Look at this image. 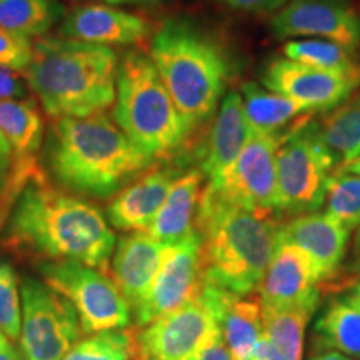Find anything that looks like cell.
<instances>
[{
  "label": "cell",
  "instance_id": "1",
  "mask_svg": "<svg viewBox=\"0 0 360 360\" xmlns=\"http://www.w3.org/2000/svg\"><path fill=\"white\" fill-rule=\"evenodd\" d=\"M7 245L45 262L74 260L105 272L115 236L97 207L34 179L12 210Z\"/></svg>",
  "mask_w": 360,
  "mask_h": 360
},
{
  "label": "cell",
  "instance_id": "2",
  "mask_svg": "<svg viewBox=\"0 0 360 360\" xmlns=\"http://www.w3.org/2000/svg\"><path fill=\"white\" fill-rule=\"evenodd\" d=\"M278 229L272 214L250 212L204 188L195 219L204 283L240 295L259 292Z\"/></svg>",
  "mask_w": 360,
  "mask_h": 360
},
{
  "label": "cell",
  "instance_id": "3",
  "mask_svg": "<svg viewBox=\"0 0 360 360\" xmlns=\"http://www.w3.org/2000/svg\"><path fill=\"white\" fill-rule=\"evenodd\" d=\"M117 56L107 45L39 39L27 69L30 89L51 117L102 114L115 101Z\"/></svg>",
  "mask_w": 360,
  "mask_h": 360
},
{
  "label": "cell",
  "instance_id": "4",
  "mask_svg": "<svg viewBox=\"0 0 360 360\" xmlns=\"http://www.w3.org/2000/svg\"><path fill=\"white\" fill-rule=\"evenodd\" d=\"M52 170L62 186L109 197L152 160L109 117H62L53 125Z\"/></svg>",
  "mask_w": 360,
  "mask_h": 360
},
{
  "label": "cell",
  "instance_id": "5",
  "mask_svg": "<svg viewBox=\"0 0 360 360\" xmlns=\"http://www.w3.org/2000/svg\"><path fill=\"white\" fill-rule=\"evenodd\" d=\"M150 58L188 129L210 119L225 92L229 65L219 45L186 20H169L150 44Z\"/></svg>",
  "mask_w": 360,
  "mask_h": 360
},
{
  "label": "cell",
  "instance_id": "6",
  "mask_svg": "<svg viewBox=\"0 0 360 360\" xmlns=\"http://www.w3.org/2000/svg\"><path fill=\"white\" fill-rule=\"evenodd\" d=\"M117 124L152 162L169 159L192 132L179 114L150 56L129 52L117 74Z\"/></svg>",
  "mask_w": 360,
  "mask_h": 360
},
{
  "label": "cell",
  "instance_id": "7",
  "mask_svg": "<svg viewBox=\"0 0 360 360\" xmlns=\"http://www.w3.org/2000/svg\"><path fill=\"white\" fill-rule=\"evenodd\" d=\"M335 165L337 159L312 120H302L283 134L276 154L277 214L317 212L326 202Z\"/></svg>",
  "mask_w": 360,
  "mask_h": 360
},
{
  "label": "cell",
  "instance_id": "8",
  "mask_svg": "<svg viewBox=\"0 0 360 360\" xmlns=\"http://www.w3.org/2000/svg\"><path fill=\"white\" fill-rule=\"evenodd\" d=\"M40 276L74 305L84 334L124 328L130 322L132 309L103 270L74 260H58L40 265Z\"/></svg>",
  "mask_w": 360,
  "mask_h": 360
},
{
  "label": "cell",
  "instance_id": "9",
  "mask_svg": "<svg viewBox=\"0 0 360 360\" xmlns=\"http://www.w3.org/2000/svg\"><path fill=\"white\" fill-rule=\"evenodd\" d=\"M20 300L19 347L25 360H60L84 334L77 310L44 281L30 277L20 283Z\"/></svg>",
  "mask_w": 360,
  "mask_h": 360
},
{
  "label": "cell",
  "instance_id": "10",
  "mask_svg": "<svg viewBox=\"0 0 360 360\" xmlns=\"http://www.w3.org/2000/svg\"><path fill=\"white\" fill-rule=\"evenodd\" d=\"M282 135L252 134L237 159L205 188L250 212L277 214L276 154Z\"/></svg>",
  "mask_w": 360,
  "mask_h": 360
},
{
  "label": "cell",
  "instance_id": "11",
  "mask_svg": "<svg viewBox=\"0 0 360 360\" xmlns=\"http://www.w3.org/2000/svg\"><path fill=\"white\" fill-rule=\"evenodd\" d=\"M219 323L209 295L200 294L134 332L135 360H197Z\"/></svg>",
  "mask_w": 360,
  "mask_h": 360
},
{
  "label": "cell",
  "instance_id": "12",
  "mask_svg": "<svg viewBox=\"0 0 360 360\" xmlns=\"http://www.w3.org/2000/svg\"><path fill=\"white\" fill-rule=\"evenodd\" d=\"M202 287L200 238L199 233H193L186 240L169 245L150 289L132 309L135 323L137 327L147 326L199 295Z\"/></svg>",
  "mask_w": 360,
  "mask_h": 360
},
{
  "label": "cell",
  "instance_id": "13",
  "mask_svg": "<svg viewBox=\"0 0 360 360\" xmlns=\"http://www.w3.org/2000/svg\"><path fill=\"white\" fill-rule=\"evenodd\" d=\"M270 27L277 39H327L349 51L360 44V19L345 0H289Z\"/></svg>",
  "mask_w": 360,
  "mask_h": 360
},
{
  "label": "cell",
  "instance_id": "14",
  "mask_svg": "<svg viewBox=\"0 0 360 360\" xmlns=\"http://www.w3.org/2000/svg\"><path fill=\"white\" fill-rule=\"evenodd\" d=\"M326 283L322 269L302 247L277 237L276 250L260 283V304L270 307L314 305L321 302Z\"/></svg>",
  "mask_w": 360,
  "mask_h": 360
},
{
  "label": "cell",
  "instance_id": "15",
  "mask_svg": "<svg viewBox=\"0 0 360 360\" xmlns=\"http://www.w3.org/2000/svg\"><path fill=\"white\" fill-rule=\"evenodd\" d=\"M359 80L360 77L319 70L285 57L270 62L262 74L265 89L299 102L309 112L334 109L352 94Z\"/></svg>",
  "mask_w": 360,
  "mask_h": 360
},
{
  "label": "cell",
  "instance_id": "16",
  "mask_svg": "<svg viewBox=\"0 0 360 360\" xmlns=\"http://www.w3.org/2000/svg\"><path fill=\"white\" fill-rule=\"evenodd\" d=\"M169 245L155 240L146 231L130 232L119 240L110 267L105 272L125 297L130 309L141 302L159 274Z\"/></svg>",
  "mask_w": 360,
  "mask_h": 360
},
{
  "label": "cell",
  "instance_id": "17",
  "mask_svg": "<svg viewBox=\"0 0 360 360\" xmlns=\"http://www.w3.org/2000/svg\"><path fill=\"white\" fill-rule=\"evenodd\" d=\"M278 233L285 240L302 247L307 252L322 269L326 282H332L339 277L347 254L350 236L347 227L328 217L326 212H310L294 215L287 222L281 224Z\"/></svg>",
  "mask_w": 360,
  "mask_h": 360
},
{
  "label": "cell",
  "instance_id": "18",
  "mask_svg": "<svg viewBox=\"0 0 360 360\" xmlns=\"http://www.w3.org/2000/svg\"><path fill=\"white\" fill-rule=\"evenodd\" d=\"M205 294L217 314L224 340L232 360H252L262 335V304L255 294L240 295L204 283Z\"/></svg>",
  "mask_w": 360,
  "mask_h": 360
},
{
  "label": "cell",
  "instance_id": "19",
  "mask_svg": "<svg viewBox=\"0 0 360 360\" xmlns=\"http://www.w3.org/2000/svg\"><path fill=\"white\" fill-rule=\"evenodd\" d=\"M175 179V172L170 169L147 170L110 202L107 209L110 224L119 231H147L167 199Z\"/></svg>",
  "mask_w": 360,
  "mask_h": 360
},
{
  "label": "cell",
  "instance_id": "20",
  "mask_svg": "<svg viewBox=\"0 0 360 360\" xmlns=\"http://www.w3.org/2000/svg\"><path fill=\"white\" fill-rule=\"evenodd\" d=\"M142 17L105 6L75 8L62 25V35L80 42L98 45H130L147 35Z\"/></svg>",
  "mask_w": 360,
  "mask_h": 360
},
{
  "label": "cell",
  "instance_id": "21",
  "mask_svg": "<svg viewBox=\"0 0 360 360\" xmlns=\"http://www.w3.org/2000/svg\"><path fill=\"white\" fill-rule=\"evenodd\" d=\"M250 129L244 112V98L238 92H229L222 98L212 132L200 159V172L212 180L219 177L240 154L250 139Z\"/></svg>",
  "mask_w": 360,
  "mask_h": 360
},
{
  "label": "cell",
  "instance_id": "22",
  "mask_svg": "<svg viewBox=\"0 0 360 360\" xmlns=\"http://www.w3.org/2000/svg\"><path fill=\"white\" fill-rule=\"evenodd\" d=\"M202 180L204 174L200 170H191L174 180L167 199L146 231L148 236L162 244L172 245L197 233L195 219L202 193Z\"/></svg>",
  "mask_w": 360,
  "mask_h": 360
},
{
  "label": "cell",
  "instance_id": "23",
  "mask_svg": "<svg viewBox=\"0 0 360 360\" xmlns=\"http://www.w3.org/2000/svg\"><path fill=\"white\" fill-rule=\"evenodd\" d=\"M322 345L360 359V299L355 292L332 297L315 321Z\"/></svg>",
  "mask_w": 360,
  "mask_h": 360
},
{
  "label": "cell",
  "instance_id": "24",
  "mask_svg": "<svg viewBox=\"0 0 360 360\" xmlns=\"http://www.w3.org/2000/svg\"><path fill=\"white\" fill-rule=\"evenodd\" d=\"M244 112L252 134L257 135H283L281 134L297 117L310 114L304 105L282 94L260 87L249 82L242 87Z\"/></svg>",
  "mask_w": 360,
  "mask_h": 360
},
{
  "label": "cell",
  "instance_id": "25",
  "mask_svg": "<svg viewBox=\"0 0 360 360\" xmlns=\"http://www.w3.org/2000/svg\"><path fill=\"white\" fill-rule=\"evenodd\" d=\"M317 307L262 305V334L267 335L285 360H304L305 327Z\"/></svg>",
  "mask_w": 360,
  "mask_h": 360
},
{
  "label": "cell",
  "instance_id": "26",
  "mask_svg": "<svg viewBox=\"0 0 360 360\" xmlns=\"http://www.w3.org/2000/svg\"><path fill=\"white\" fill-rule=\"evenodd\" d=\"M0 134L7 139L17 155L34 159L42 142L44 122L32 101L0 102Z\"/></svg>",
  "mask_w": 360,
  "mask_h": 360
},
{
  "label": "cell",
  "instance_id": "27",
  "mask_svg": "<svg viewBox=\"0 0 360 360\" xmlns=\"http://www.w3.org/2000/svg\"><path fill=\"white\" fill-rule=\"evenodd\" d=\"M319 132L342 165L360 155V96L342 102L327 115Z\"/></svg>",
  "mask_w": 360,
  "mask_h": 360
},
{
  "label": "cell",
  "instance_id": "28",
  "mask_svg": "<svg viewBox=\"0 0 360 360\" xmlns=\"http://www.w3.org/2000/svg\"><path fill=\"white\" fill-rule=\"evenodd\" d=\"M283 56L299 64L334 74L360 77L354 51L327 39H295L283 45Z\"/></svg>",
  "mask_w": 360,
  "mask_h": 360
},
{
  "label": "cell",
  "instance_id": "29",
  "mask_svg": "<svg viewBox=\"0 0 360 360\" xmlns=\"http://www.w3.org/2000/svg\"><path fill=\"white\" fill-rule=\"evenodd\" d=\"M40 175L42 174L35 160L17 155L7 139L0 134V231L8 214H12L20 193Z\"/></svg>",
  "mask_w": 360,
  "mask_h": 360
},
{
  "label": "cell",
  "instance_id": "30",
  "mask_svg": "<svg viewBox=\"0 0 360 360\" xmlns=\"http://www.w3.org/2000/svg\"><path fill=\"white\" fill-rule=\"evenodd\" d=\"M57 19L51 0H0V29L25 35H42Z\"/></svg>",
  "mask_w": 360,
  "mask_h": 360
},
{
  "label": "cell",
  "instance_id": "31",
  "mask_svg": "<svg viewBox=\"0 0 360 360\" xmlns=\"http://www.w3.org/2000/svg\"><path fill=\"white\" fill-rule=\"evenodd\" d=\"M326 214L349 231L360 225V175L337 169L327 186Z\"/></svg>",
  "mask_w": 360,
  "mask_h": 360
},
{
  "label": "cell",
  "instance_id": "32",
  "mask_svg": "<svg viewBox=\"0 0 360 360\" xmlns=\"http://www.w3.org/2000/svg\"><path fill=\"white\" fill-rule=\"evenodd\" d=\"M60 360H135L134 330H103L79 340Z\"/></svg>",
  "mask_w": 360,
  "mask_h": 360
},
{
  "label": "cell",
  "instance_id": "33",
  "mask_svg": "<svg viewBox=\"0 0 360 360\" xmlns=\"http://www.w3.org/2000/svg\"><path fill=\"white\" fill-rule=\"evenodd\" d=\"M22 300L19 278L11 264L0 262V330L11 340L20 339Z\"/></svg>",
  "mask_w": 360,
  "mask_h": 360
},
{
  "label": "cell",
  "instance_id": "34",
  "mask_svg": "<svg viewBox=\"0 0 360 360\" xmlns=\"http://www.w3.org/2000/svg\"><path fill=\"white\" fill-rule=\"evenodd\" d=\"M34 44L29 37L0 29V67L8 70L29 69Z\"/></svg>",
  "mask_w": 360,
  "mask_h": 360
},
{
  "label": "cell",
  "instance_id": "35",
  "mask_svg": "<svg viewBox=\"0 0 360 360\" xmlns=\"http://www.w3.org/2000/svg\"><path fill=\"white\" fill-rule=\"evenodd\" d=\"M197 360H232L231 350H229L227 344H225L219 323L210 332V335L207 337L199 355H197Z\"/></svg>",
  "mask_w": 360,
  "mask_h": 360
},
{
  "label": "cell",
  "instance_id": "36",
  "mask_svg": "<svg viewBox=\"0 0 360 360\" xmlns=\"http://www.w3.org/2000/svg\"><path fill=\"white\" fill-rule=\"evenodd\" d=\"M219 2L236 8V11L250 13H269L282 8L289 0H219Z\"/></svg>",
  "mask_w": 360,
  "mask_h": 360
},
{
  "label": "cell",
  "instance_id": "37",
  "mask_svg": "<svg viewBox=\"0 0 360 360\" xmlns=\"http://www.w3.org/2000/svg\"><path fill=\"white\" fill-rule=\"evenodd\" d=\"M25 96L24 84L12 70L2 69L0 67V102L2 101H15Z\"/></svg>",
  "mask_w": 360,
  "mask_h": 360
},
{
  "label": "cell",
  "instance_id": "38",
  "mask_svg": "<svg viewBox=\"0 0 360 360\" xmlns=\"http://www.w3.org/2000/svg\"><path fill=\"white\" fill-rule=\"evenodd\" d=\"M252 360H285L283 355L278 352L276 345L270 342V339L267 335H260V339L255 345V352Z\"/></svg>",
  "mask_w": 360,
  "mask_h": 360
},
{
  "label": "cell",
  "instance_id": "39",
  "mask_svg": "<svg viewBox=\"0 0 360 360\" xmlns=\"http://www.w3.org/2000/svg\"><path fill=\"white\" fill-rule=\"evenodd\" d=\"M0 360H25L20 349L13 345V340L0 330Z\"/></svg>",
  "mask_w": 360,
  "mask_h": 360
},
{
  "label": "cell",
  "instance_id": "40",
  "mask_svg": "<svg viewBox=\"0 0 360 360\" xmlns=\"http://www.w3.org/2000/svg\"><path fill=\"white\" fill-rule=\"evenodd\" d=\"M345 274H354V276H359L360 274V225L357 233H355L349 262L345 265Z\"/></svg>",
  "mask_w": 360,
  "mask_h": 360
},
{
  "label": "cell",
  "instance_id": "41",
  "mask_svg": "<svg viewBox=\"0 0 360 360\" xmlns=\"http://www.w3.org/2000/svg\"><path fill=\"white\" fill-rule=\"evenodd\" d=\"M340 169L347 170V172H352V174L360 175V155L357 157V159H354L352 162H349V164L340 165Z\"/></svg>",
  "mask_w": 360,
  "mask_h": 360
},
{
  "label": "cell",
  "instance_id": "42",
  "mask_svg": "<svg viewBox=\"0 0 360 360\" xmlns=\"http://www.w3.org/2000/svg\"><path fill=\"white\" fill-rule=\"evenodd\" d=\"M107 4H134V2H152V0H105Z\"/></svg>",
  "mask_w": 360,
  "mask_h": 360
},
{
  "label": "cell",
  "instance_id": "43",
  "mask_svg": "<svg viewBox=\"0 0 360 360\" xmlns=\"http://www.w3.org/2000/svg\"><path fill=\"white\" fill-rule=\"evenodd\" d=\"M355 295H357L359 297V299H360V283H357V287H355Z\"/></svg>",
  "mask_w": 360,
  "mask_h": 360
}]
</instances>
